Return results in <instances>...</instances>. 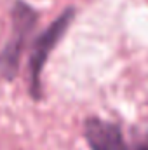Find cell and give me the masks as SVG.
<instances>
[{
	"label": "cell",
	"instance_id": "cell-1",
	"mask_svg": "<svg viewBox=\"0 0 148 150\" xmlns=\"http://www.w3.org/2000/svg\"><path fill=\"white\" fill-rule=\"evenodd\" d=\"M38 23V11L25 0H14L11 7V33L0 49V79L12 82L19 74L21 56Z\"/></svg>",
	"mask_w": 148,
	"mask_h": 150
},
{
	"label": "cell",
	"instance_id": "cell-2",
	"mask_svg": "<svg viewBox=\"0 0 148 150\" xmlns=\"http://www.w3.org/2000/svg\"><path fill=\"white\" fill-rule=\"evenodd\" d=\"M73 19H75V9L73 7H66L32 42L30 58H28V75H30V96L35 101H40L42 96H44L42 72L45 68V63H47L51 52L58 47V44L63 40L66 32L70 30Z\"/></svg>",
	"mask_w": 148,
	"mask_h": 150
},
{
	"label": "cell",
	"instance_id": "cell-3",
	"mask_svg": "<svg viewBox=\"0 0 148 150\" xmlns=\"http://www.w3.org/2000/svg\"><path fill=\"white\" fill-rule=\"evenodd\" d=\"M84 140L89 150H129L122 127L94 115L84 120Z\"/></svg>",
	"mask_w": 148,
	"mask_h": 150
},
{
	"label": "cell",
	"instance_id": "cell-4",
	"mask_svg": "<svg viewBox=\"0 0 148 150\" xmlns=\"http://www.w3.org/2000/svg\"><path fill=\"white\" fill-rule=\"evenodd\" d=\"M132 150H148V143H140V145H136Z\"/></svg>",
	"mask_w": 148,
	"mask_h": 150
}]
</instances>
